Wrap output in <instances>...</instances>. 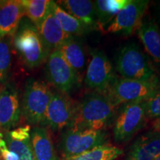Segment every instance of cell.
Instances as JSON below:
<instances>
[{
    "mask_svg": "<svg viewBox=\"0 0 160 160\" xmlns=\"http://www.w3.org/2000/svg\"><path fill=\"white\" fill-rule=\"evenodd\" d=\"M117 109L118 107L113 105L105 95L93 92L78 103L74 121L71 128L104 131L114 121Z\"/></svg>",
    "mask_w": 160,
    "mask_h": 160,
    "instance_id": "cell-1",
    "label": "cell"
},
{
    "mask_svg": "<svg viewBox=\"0 0 160 160\" xmlns=\"http://www.w3.org/2000/svg\"><path fill=\"white\" fill-rule=\"evenodd\" d=\"M13 43L22 59L30 68L38 67L50 54L37 28L28 19H22L13 37Z\"/></svg>",
    "mask_w": 160,
    "mask_h": 160,
    "instance_id": "cell-2",
    "label": "cell"
},
{
    "mask_svg": "<svg viewBox=\"0 0 160 160\" xmlns=\"http://www.w3.org/2000/svg\"><path fill=\"white\" fill-rule=\"evenodd\" d=\"M52 93L51 88L45 82L28 79L21 105L22 114L28 122L34 125H45L46 111Z\"/></svg>",
    "mask_w": 160,
    "mask_h": 160,
    "instance_id": "cell-3",
    "label": "cell"
},
{
    "mask_svg": "<svg viewBox=\"0 0 160 160\" xmlns=\"http://www.w3.org/2000/svg\"><path fill=\"white\" fill-rule=\"evenodd\" d=\"M160 91L159 78L139 81L117 78L105 96L116 107L133 102H145Z\"/></svg>",
    "mask_w": 160,
    "mask_h": 160,
    "instance_id": "cell-4",
    "label": "cell"
},
{
    "mask_svg": "<svg viewBox=\"0 0 160 160\" xmlns=\"http://www.w3.org/2000/svg\"><path fill=\"white\" fill-rule=\"evenodd\" d=\"M117 71L122 78L139 81L158 79L155 70L139 46L129 43L120 50L117 59Z\"/></svg>",
    "mask_w": 160,
    "mask_h": 160,
    "instance_id": "cell-5",
    "label": "cell"
},
{
    "mask_svg": "<svg viewBox=\"0 0 160 160\" xmlns=\"http://www.w3.org/2000/svg\"><path fill=\"white\" fill-rule=\"evenodd\" d=\"M105 145H108V135L105 131L76 130L71 128L62 132L59 149L63 159Z\"/></svg>",
    "mask_w": 160,
    "mask_h": 160,
    "instance_id": "cell-6",
    "label": "cell"
},
{
    "mask_svg": "<svg viewBox=\"0 0 160 160\" xmlns=\"http://www.w3.org/2000/svg\"><path fill=\"white\" fill-rule=\"evenodd\" d=\"M145 102L124 104L117 110L113 125V138L118 143L126 142L145 127L148 121Z\"/></svg>",
    "mask_w": 160,
    "mask_h": 160,
    "instance_id": "cell-7",
    "label": "cell"
},
{
    "mask_svg": "<svg viewBox=\"0 0 160 160\" xmlns=\"http://www.w3.org/2000/svg\"><path fill=\"white\" fill-rule=\"evenodd\" d=\"M91 54V59L86 70L85 82L93 92L105 95L117 77L111 61L102 51L93 49Z\"/></svg>",
    "mask_w": 160,
    "mask_h": 160,
    "instance_id": "cell-8",
    "label": "cell"
},
{
    "mask_svg": "<svg viewBox=\"0 0 160 160\" xmlns=\"http://www.w3.org/2000/svg\"><path fill=\"white\" fill-rule=\"evenodd\" d=\"M77 105L67 93L53 92L46 111L45 125L54 132L70 128L74 121Z\"/></svg>",
    "mask_w": 160,
    "mask_h": 160,
    "instance_id": "cell-9",
    "label": "cell"
},
{
    "mask_svg": "<svg viewBox=\"0 0 160 160\" xmlns=\"http://www.w3.org/2000/svg\"><path fill=\"white\" fill-rule=\"evenodd\" d=\"M45 71L49 82L62 93L68 94L79 85V74L68 65L58 50L50 53Z\"/></svg>",
    "mask_w": 160,
    "mask_h": 160,
    "instance_id": "cell-10",
    "label": "cell"
},
{
    "mask_svg": "<svg viewBox=\"0 0 160 160\" xmlns=\"http://www.w3.org/2000/svg\"><path fill=\"white\" fill-rule=\"evenodd\" d=\"M148 0H131L106 28V31L129 36L139 28L148 8Z\"/></svg>",
    "mask_w": 160,
    "mask_h": 160,
    "instance_id": "cell-11",
    "label": "cell"
},
{
    "mask_svg": "<svg viewBox=\"0 0 160 160\" xmlns=\"http://www.w3.org/2000/svg\"><path fill=\"white\" fill-rule=\"evenodd\" d=\"M21 105L14 86L8 84L0 90V130L9 131L19 123Z\"/></svg>",
    "mask_w": 160,
    "mask_h": 160,
    "instance_id": "cell-12",
    "label": "cell"
},
{
    "mask_svg": "<svg viewBox=\"0 0 160 160\" xmlns=\"http://www.w3.org/2000/svg\"><path fill=\"white\" fill-rule=\"evenodd\" d=\"M160 156V131L153 129L132 144L125 160H153Z\"/></svg>",
    "mask_w": 160,
    "mask_h": 160,
    "instance_id": "cell-13",
    "label": "cell"
},
{
    "mask_svg": "<svg viewBox=\"0 0 160 160\" xmlns=\"http://www.w3.org/2000/svg\"><path fill=\"white\" fill-rule=\"evenodd\" d=\"M24 16L20 0L0 1V38H13Z\"/></svg>",
    "mask_w": 160,
    "mask_h": 160,
    "instance_id": "cell-14",
    "label": "cell"
},
{
    "mask_svg": "<svg viewBox=\"0 0 160 160\" xmlns=\"http://www.w3.org/2000/svg\"><path fill=\"white\" fill-rule=\"evenodd\" d=\"M37 30L46 48L50 52L57 50L65 42L73 38L63 31L52 12L51 8L47 17Z\"/></svg>",
    "mask_w": 160,
    "mask_h": 160,
    "instance_id": "cell-15",
    "label": "cell"
},
{
    "mask_svg": "<svg viewBox=\"0 0 160 160\" xmlns=\"http://www.w3.org/2000/svg\"><path fill=\"white\" fill-rule=\"evenodd\" d=\"M60 6L79 20L89 31L98 29L94 4L90 0H64L59 2Z\"/></svg>",
    "mask_w": 160,
    "mask_h": 160,
    "instance_id": "cell-16",
    "label": "cell"
},
{
    "mask_svg": "<svg viewBox=\"0 0 160 160\" xmlns=\"http://www.w3.org/2000/svg\"><path fill=\"white\" fill-rule=\"evenodd\" d=\"M31 142L35 160H59L48 130L37 126L31 132Z\"/></svg>",
    "mask_w": 160,
    "mask_h": 160,
    "instance_id": "cell-17",
    "label": "cell"
},
{
    "mask_svg": "<svg viewBox=\"0 0 160 160\" xmlns=\"http://www.w3.org/2000/svg\"><path fill=\"white\" fill-rule=\"evenodd\" d=\"M137 31L146 52L160 66V30L157 24L151 19L142 20Z\"/></svg>",
    "mask_w": 160,
    "mask_h": 160,
    "instance_id": "cell-18",
    "label": "cell"
},
{
    "mask_svg": "<svg viewBox=\"0 0 160 160\" xmlns=\"http://www.w3.org/2000/svg\"><path fill=\"white\" fill-rule=\"evenodd\" d=\"M131 0H97L93 2L98 29L104 30L114 19L117 13Z\"/></svg>",
    "mask_w": 160,
    "mask_h": 160,
    "instance_id": "cell-19",
    "label": "cell"
},
{
    "mask_svg": "<svg viewBox=\"0 0 160 160\" xmlns=\"http://www.w3.org/2000/svg\"><path fill=\"white\" fill-rule=\"evenodd\" d=\"M57 50L78 74L83 71L86 62L85 51L81 44L74 37L65 42Z\"/></svg>",
    "mask_w": 160,
    "mask_h": 160,
    "instance_id": "cell-20",
    "label": "cell"
},
{
    "mask_svg": "<svg viewBox=\"0 0 160 160\" xmlns=\"http://www.w3.org/2000/svg\"><path fill=\"white\" fill-rule=\"evenodd\" d=\"M52 12L59 22L63 31L71 37H81L90 32L79 20L68 13L57 2L51 1Z\"/></svg>",
    "mask_w": 160,
    "mask_h": 160,
    "instance_id": "cell-21",
    "label": "cell"
},
{
    "mask_svg": "<svg viewBox=\"0 0 160 160\" xmlns=\"http://www.w3.org/2000/svg\"><path fill=\"white\" fill-rule=\"evenodd\" d=\"M25 16L38 29L51 9V0H20Z\"/></svg>",
    "mask_w": 160,
    "mask_h": 160,
    "instance_id": "cell-22",
    "label": "cell"
},
{
    "mask_svg": "<svg viewBox=\"0 0 160 160\" xmlns=\"http://www.w3.org/2000/svg\"><path fill=\"white\" fill-rule=\"evenodd\" d=\"M122 154L121 148L108 144L62 160H116Z\"/></svg>",
    "mask_w": 160,
    "mask_h": 160,
    "instance_id": "cell-23",
    "label": "cell"
},
{
    "mask_svg": "<svg viewBox=\"0 0 160 160\" xmlns=\"http://www.w3.org/2000/svg\"><path fill=\"white\" fill-rule=\"evenodd\" d=\"M12 37L0 38V82H4L9 76L11 68Z\"/></svg>",
    "mask_w": 160,
    "mask_h": 160,
    "instance_id": "cell-24",
    "label": "cell"
},
{
    "mask_svg": "<svg viewBox=\"0 0 160 160\" xmlns=\"http://www.w3.org/2000/svg\"><path fill=\"white\" fill-rule=\"evenodd\" d=\"M145 102L146 116L148 119L157 120L160 119V91Z\"/></svg>",
    "mask_w": 160,
    "mask_h": 160,
    "instance_id": "cell-25",
    "label": "cell"
},
{
    "mask_svg": "<svg viewBox=\"0 0 160 160\" xmlns=\"http://www.w3.org/2000/svg\"><path fill=\"white\" fill-rule=\"evenodd\" d=\"M7 133L9 137L13 139L25 140L31 139V127L29 125L18 128L12 131H8Z\"/></svg>",
    "mask_w": 160,
    "mask_h": 160,
    "instance_id": "cell-26",
    "label": "cell"
},
{
    "mask_svg": "<svg viewBox=\"0 0 160 160\" xmlns=\"http://www.w3.org/2000/svg\"><path fill=\"white\" fill-rule=\"evenodd\" d=\"M154 130L160 131V119L156 120L154 124Z\"/></svg>",
    "mask_w": 160,
    "mask_h": 160,
    "instance_id": "cell-27",
    "label": "cell"
},
{
    "mask_svg": "<svg viewBox=\"0 0 160 160\" xmlns=\"http://www.w3.org/2000/svg\"><path fill=\"white\" fill-rule=\"evenodd\" d=\"M153 160H160V156H159V157H158L157 158H156V159H153Z\"/></svg>",
    "mask_w": 160,
    "mask_h": 160,
    "instance_id": "cell-28",
    "label": "cell"
},
{
    "mask_svg": "<svg viewBox=\"0 0 160 160\" xmlns=\"http://www.w3.org/2000/svg\"><path fill=\"white\" fill-rule=\"evenodd\" d=\"M0 160H2V159H1V157H0Z\"/></svg>",
    "mask_w": 160,
    "mask_h": 160,
    "instance_id": "cell-29",
    "label": "cell"
}]
</instances>
